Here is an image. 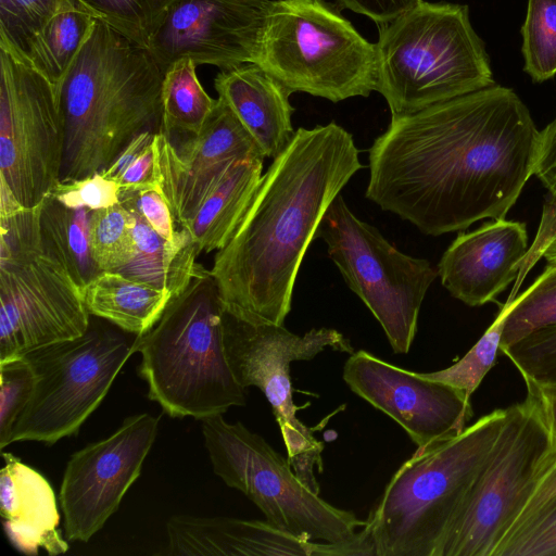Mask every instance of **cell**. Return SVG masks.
Segmentation results:
<instances>
[{
  "instance_id": "obj_7",
  "label": "cell",
  "mask_w": 556,
  "mask_h": 556,
  "mask_svg": "<svg viewBox=\"0 0 556 556\" xmlns=\"http://www.w3.org/2000/svg\"><path fill=\"white\" fill-rule=\"evenodd\" d=\"M83 289L45 245L39 205L0 199V362L84 336Z\"/></svg>"
},
{
  "instance_id": "obj_15",
  "label": "cell",
  "mask_w": 556,
  "mask_h": 556,
  "mask_svg": "<svg viewBox=\"0 0 556 556\" xmlns=\"http://www.w3.org/2000/svg\"><path fill=\"white\" fill-rule=\"evenodd\" d=\"M159 420L148 413L130 416L110 437L71 456L59 496L67 540L89 541L117 510L141 472Z\"/></svg>"
},
{
  "instance_id": "obj_44",
  "label": "cell",
  "mask_w": 556,
  "mask_h": 556,
  "mask_svg": "<svg viewBox=\"0 0 556 556\" xmlns=\"http://www.w3.org/2000/svg\"><path fill=\"white\" fill-rule=\"evenodd\" d=\"M536 395H539V394H536ZM539 397L542 403V407H543V412H544V415H545V418L547 421V426L549 428V431H551L553 438L556 441V395H552V396L539 395Z\"/></svg>"
},
{
  "instance_id": "obj_36",
  "label": "cell",
  "mask_w": 556,
  "mask_h": 556,
  "mask_svg": "<svg viewBox=\"0 0 556 556\" xmlns=\"http://www.w3.org/2000/svg\"><path fill=\"white\" fill-rule=\"evenodd\" d=\"M63 0H0V50L28 65L33 42Z\"/></svg>"
},
{
  "instance_id": "obj_39",
  "label": "cell",
  "mask_w": 556,
  "mask_h": 556,
  "mask_svg": "<svg viewBox=\"0 0 556 556\" xmlns=\"http://www.w3.org/2000/svg\"><path fill=\"white\" fill-rule=\"evenodd\" d=\"M155 135L152 131L140 134L108 168L100 173L118 184L121 190L135 189L156 181L153 142Z\"/></svg>"
},
{
  "instance_id": "obj_45",
  "label": "cell",
  "mask_w": 556,
  "mask_h": 556,
  "mask_svg": "<svg viewBox=\"0 0 556 556\" xmlns=\"http://www.w3.org/2000/svg\"><path fill=\"white\" fill-rule=\"evenodd\" d=\"M543 257L549 265H556V239L547 247Z\"/></svg>"
},
{
  "instance_id": "obj_32",
  "label": "cell",
  "mask_w": 556,
  "mask_h": 556,
  "mask_svg": "<svg viewBox=\"0 0 556 556\" xmlns=\"http://www.w3.org/2000/svg\"><path fill=\"white\" fill-rule=\"evenodd\" d=\"M131 213L119 202L91 211L89 222L90 249L102 271H118L136 251Z\"/></svg>"
},
{
  "instance_id": "obj_13",
  "label": "cell",
  "mask_w": 556,
  "mask_h": 556,
  "mask_svg": "<svg viewBox=\"0 0 556 556\" xmlns=\"http://www.w3.org/2000/svg\"><path fill=\"white\" fill-rule=\"evenodd\" d=\"M135 339L90 323L76 339L51 344L25 355L36 383L9 438L54 444L75 434L99 406L115 377L135 353Z\"/></svg>"
},
{
  "instance_id": "obj_3",
  "label": "cell",
  "mask_w": 556,
  "mask_h": 556,
  "mask_svg": "<svg viewBox=\"0 0 556 556\" xmlns=\"http://www.w3.org/2000/svg\"><path fill=\"white\" fill-rule=\"evenodd\" d=\"M163 75L148 49L96 20L56 89L61 182L100 173L140 134L163 131Z\"/></svg>"
},
{
  "instance_id": "obj_43",
  "label": "cell",
  "mask_w": 556,
  "mask_h": 556,
  "mask_svg": "<svg viewBox=\"0 0 556 556\" xmlns=\"http://www.w3.org/2000/svg\"><path fill=\"white\" fill-rule=\"evenodd\" d=\"M556 501V460L542 477L535 492L520 514L513 528L541 507ZM511 528V529H513ZM510 529V530H511ZM509 530V531H510Z\"/></svg>"
},
{
  "instance_id": "obj_33",
  "label": "cell",
  "mask_w": 556,
  "mask_h": 556,
  "mask_svg": "<svg viewBox=\"0 0 556 556\" xmlns=\"http://www.w3.org/2000/svg\"><path fill=\"white\" fill-rule=\"evenodd\" d=\"M516 296L509 294L491 326L459 361L442 370L420 375L450 384L471 396L496 362L505 319L516 303Z\"/></svg>"
},
{
  "instance_id": "obj_6",
  "label": "cell",
  "mask_w": 556,
  "mask_h": 556,
  "mask_svg": "<svg viewBox=\"0 0 556 556\" xmlns=\"http://www.w3.org/2000/svg\"><path fill=\"white\" fill-rule=\"evenodd\" d=\"M378 26L375 91L383 96L392 117L495 84L485 45L465 4L422 1Z\"/></svg>"
},
{
  "instance_id": "obj_9",
  "label": "cell",
  "mask_w": 556,
  "mask_h": 556,
  "mask_svg": "<svg viewBox=\"0 0 556 556\" xmlns=\"http://www.w3.org/2000/svg\"><path fill=\"white\" fill-rule=\"evenodd\" d=\"M556 460L542 403L527 391L505 408L492 451L467 492L439 556H493Z\"/></svg>"
},
{
  "instance_id": "obj_22",
  "label": "cell",
  "mask_w": 556,
  "mask_h": 556,
  "mask_svg": "<svg viewBox=\"0 0 556 556\" xmlns=\"http://www.w3.org/2000/svg\"><path fill=\"white\" fill-rule=\"evenodd\" d=\"M214 87L262 149L275 159L291 142L294 130L288 88L255 63L222 70Z\"/></svg>"
},
{
  "instance_id": "obj_38",
  "label": "cell",
  "mask_w": 556,
  "mask_h": 556,
  "mask_svg": "<svg viewBox=\"0 0 556 556\" xmlns=\"http://www.w3.org/2000/svg\"><path fill=\"white\" fill-rule=\"evenodd\" d=\"M0 448L9 445L12 428L30 400L36 376L26 356L0 362Z\"/></svg>"
},
{
  "instance_id": "obj_1",
  "label": "cell",
  "mask_w": 556,
  "mask_h": 556,
  "mask_svg": "<svg viewBox=\"0 0 556 556\" xmlns=\"http://www.w3.org/2000/svg\"><path fill=\"white\" fill-rule=\"evenodd\" d=\"M540 130L497 85L391 117L369 149L366 198L420 232L505 218L533 175Z\"/></svg>"
},
{
  "instance_id": "obj_23",
  "label": "cell",
  "mask_w": 556,
  "mask_h": 556,
  "mask_svg": "<svg viewBox=\"0 0 556 556\" xmlns=\"http://www.w3.org/2000/svg\"><path fill=\"white\" fill-rule=\"evenodd\" d=\"M264 159L239 160L184 225L199 253L223 249L233 237L258 189Z\"/></svg>"
},
{
  "instance_id": "obj_28",
  "label": "cell",
  "mask_w": 556,
  "mask_h": 556,
  "mask_svg": "<svg viewBox=\"0 0 556 556\" xmlns=\"http://www.w3.org/2000/svg\"><path fill=\"white\" fill-rule=\"evenodd\" d=\"M216 99L203 89L197 64L189 58L173 62L162 83L163 134L168 140L198 136L205 126Z\"/></svg>"
},
{
  "instance_id": "obj_37",
  "label": "cell",
  "mask_w": 556,
  "mask_h": 556,
  "mask_svg": "<svg viewBox=\"0 0 556 556\" xmlns=\"http://www.w3.org/2000/svg\"><path fill=\"white\" fill-rule=\"evenodd\" d=\"M493 556H556V501L517 523Z\"/></svg>"
},
{
  "instance_id": "obj_2",
  "label": "cell",
  "mask_w": 556,
  "mask_h": 556,
  "mask_svg": "<svg viewBox=\"0 0 556 556\" xmlns=\"http://www.w3.org/2000/svg\"><path fill=\"white\" fill-rule=\"evenodd\" d=\"M352 135L334 122L299 128L262 176L211 274L226 309L283 325L304 254L332 201L363 168Z\"/></svg>"
},
{
  "instance_id": "obj_27",
  "label": "cell",
  "mask_w": 556,
  "mask_h": 556,
  "mask_svg": "<svg viewBox=\"0 0 556 556\" xmlns=\"http://www.w3.org/2000/svg\"><path fill=\"white\" fill-rule=\"evenodd\" d=\"M96 20L76 0H63L33 42L28 65L56 90L90 36Z\"/></svg>"
},
{
  "instance_id": "obj_16",
  "label": "cell",
  "mask_w": 556,
  "mask_h": 556,
  "mask_svg": "<svg viewBox=\"0 0 556 556\" xmlns=\"http://www.w3.org/2000/svg\"><path fill=\"white\" fill-rule=\"evenodd\" d=\"M343 380L359 397L395 420L417 447L460 434L473 412L470 396L367 351L350 354Z\"/></svg>"
},
{
  "instance_id": "obj_4",
  "label": "cell",
  "mask_w": 556,
  "mask_h": 556,
  "mask_svg": "<svg viewBox=\"0 0 556 556\" xmlns=\"http://www.w3.org/2000/svg\"><path fill=\"white\" fill-rule=\"evenodd\" d=\"M223 315L216 280L200 265L154 326L135 337L149 397L170 417L201 420L245 405V389L227 358Z\"/></svg>"
},
{
  "instance_id": "obj_24",
  "label": "cell",
  "mask_w": 556,
  "mask_h": 556,
  "mask_svg": "<svg viewBox=\"0 0 556 556\" xmlns=\"http://www.w3.org/2000/svg\"><path fill=\"white\" fill-rule=\"evenodd\" d=\"M127 210L131 213L134 220L136 251L131 261L117 273L166 290L172 298L179 294L201 265L197 263L200 253L189 232L178 228L176 238L168 241L135 210Z\"/></svg>"
},
{
  "instance_id": "obj_34",
  "label": "cell",
  "mask_w": 556,
  "mask_h": 556,
  "mask_svg": "<svg viewBox=\"0 0 556 556\" xmlns=\"http://www.w3.org/2000/svg\"><path fill=\"white\" fill-rule=\"evenodd\" d=\"M501 352L518 369L528 391L556 395V324L531 331Z\"/></svg>"
},
{
  "instance_id": "obj_25",
  "label": "cell",
  "mask_w": 556,
  "mask_h": 556,
  "mask_svg": "<svg viewBox=\"0 0 556 556\" xmlns=\"http://www.w3.org/2000/svg\"><path fill=\"white\" fill-rule=\"evenodd\" d=\"M90 315L109 320L136 337L148 332L163 314L172 294L117 271H102L83 288Z\"/></svg>"
},
{
  "instance_id": "obj_41",
  "label": "cell",
  "mask_w": 556,
  "mask_h": 556,
  "mask_svg": "<svg viewBox=\"0 0 556 556\" xmlns=\"http://www.w3.org/2000/svg\"><path fill=\"white\" fill-rule=\"evenodd\" d=\"M119 203L135 210L161 237L168 241L176 238L178 228L157 181L139 188L121 190Z\"/></svg>"
},
{
  "instance_id": "obj_31",
  "label": "cell",
  "mask_w": 556,
  "mask_h": 556,
  "mask_svg": "<svg viewBox=\"0 0 556 556\" xmlns=\"http://www.w3.org/2000/svg\"><path fill=\"white\" fill-rule=\"evenodd\" d=\"M523 71L533 83L556 75V0H528L521 26Z\"/></svg>"
},
{
  "instance_id": "obj_29",
  "label": "cell",
  "mask_w": 556,
  "mask_h": 556,
  "mask_svg": "<svg viewBox=\"0 0 556 556\" xmlns=\"http://www.w3.org/2000/svg\"><path fill=\"white\" fill-rule=\"evenodd\" d=\"M97 20L148 49L168 13L181 0H76Z\"/></svg>"
},
{
  "instance_id": "obj_21",
  "label": "cell",
  "mask_w": 556,
  "mask_h": 556,
  "mask_svg": "<svg viewBox=\"0 0 556 556\" xmlns=\"http://www.w3.org/2000/svg\"><path fill=\"white\" fill-rule=\"evenodd\" d=\"M0 513L12 545L27 555L43 548L49 555L64 554L67 542L58 527L60 515L52 486L36 469L11 453L2 452Z\"/></svg>"
},
{
  "instance_id": "obj_10",
  "label": "cell",
  "mask_w": 556,
  "mask_h": 556,
  "mask_svg": "<svg viewBox=\"0 0 556 556\" xmlns=\"http://www.w3.org/2000/svg\"><path fill=\"white\" fill-rule=\"evenodd\" d=\"M213 470L241 491L275 527L312 542L356 545L375 555L366 520L323 500L299 479L288 458L240 421L223 414L200 420Z\"/></svg>"
},
{
  "instance_id": "obj_30",
  "label": "cell",
  "mask_w": 556,
  "mask_h": 556,
  "mask_svg": "<svg viewBox=\"0 0 556 556\" xmlns=\"http://www.w3.org/2000/svg\"><path fill=\"white\" fill-rule=\"evenodd\" d=\"M533 176L541 181L547 192L535 238L520 263L518 276L511 290L515 293H518L528 273L556 239V116L540 130Z\"/></svg>"
},
{
  "instance_id": "obj_40",
  "label": "cell",
  "mask_w": 556,
  "mask_h": 556,
  "mask_svg": "<svg viewBox=\"0 0 556 556\" xmlns=\"http://www.w3.org/2000/svg\"><path fill=\"white\" fill-rule=\"evenodd\" d=\"M50 194L67 207L96 211L119 202V185L94 173L80 179L59 181Z\"/></svg>"
},
{
  "instance_id": "obj_5",
  "label": "cell",
  "mask_w": 556,
  "mask_h": 556,
  "mask_svg": "<svg viewBox=\"0 0 556 556\" xmlns=\"http://www.w3.org/2000/svg\"><path fill=\"white\" fill-rule=\"evenodd\" d=\"M504 418L505 408L495 409L454 438L417 447L399 467L363 528L375 556H439Z\"/></svg>"
},
{
  "instance_id": "obj_35",
  "label": "cell",
  "mask_w": 556,
  "mask_h": 556,
  "mask_svg": "<svg viewBox=\"0 0 556 556\" xmlns=\"http://www.w3.org/2000/svg\"><path fill=\"white\" fill-rule=\"evenodd\" d=\"M553 324H556V265L547 264L531 286L516 296L505 319L500 351Z\"/></svg>"
},
{
  "instance_id": "obj_8",
  "label": "cell",
  "mask_w": 556,
  "mask_h": 556,
  "mask_svg": "<svg viewBox=\"0 0 556 556\" xmlns=\"http://www.w3.org/2000/svg\"><path fill=\"white\" fill-rule=\"evenodd\" d=\"M255 64L293 92L340 102L376 90L375 43L325 0H275Z\"/></svg>"
},
{
  "instance_id": "obj_42",
  "label": "cell",
  "mask_w": 556,
  "mask_h": 556,
  "mask_svg": "<svg viewBox=\"0 0 556 556\" xmlns=\"http://www.w3.org/2000/svg\"><path fill=\"white\" fill-rule=\"evenodd\" d=\"M421 2L422 0H338L341 8L365 15L378 25L396 20Z\"/></svg>"
},
{
  "instance_id": "obj_17",
  "label": "cell",
  "mask_w": 556,
  "mask_h": 556,
  "mask_svg": "<svg viewBox=\"0 0 556 556\" xmlns=\"http://www.w3.org/2000/svg\"><path fill=\"white\" fill-rule=\"evenodd\" d=\"M273 0H181L148 50L162 72L181 58L222 70L255 63Z\"/></svg>"
},
{
  "instance_id": "obj_19",
  "label": "cell",
  "mask_w": 556,
  "mask_h": 556,
  "mask_svg": "<svg viewBox=\"0 0 556 556\" xmlns=\"http://www.w3.org/2000/svg\"><path fill=\"white\" fill-rule=\"evenodd\" d=\"M525 223L492 219L459 232L443 253L437 270L443 287L468 306L495 302L515 282L528 252Z\"/></svg>"
},
{
  "instance_id": "obj_20",
  "label": "cell",
  "mask_w": 556,
  "mask_h": 556,
  "mask_svg": "<svg viewBox=\"0 0 556 556\" xmlns=\"http://www.w3.org/2000/svg\"><path fill=\"white\" fill-rule=\"evenodd\" d=\"M166 555L368 556L356 545L300 539L267 520L176 515L166 523Z\"/></svg>"
},
{
  "instance_id": "obj_11",
  "label": "cell",
  "mask_w": 556,
  "mask_h": 556,
  "mask_svg": "<svg viewBox=\"0 0 556 556\" xmlns=\"http://www.w3.org/2000/svg\"><path fill=\"white\" fill-rule=\"evenodd\" d=\"M348 287L381 325L394 353L409 351L425 295L439 276L431 263L399 251L338 194L317 229Z\"/></svg>"
},
{
  "instance_id": "obj_18",
  "label": "cell",
  "mask_w": 556,
  "mask_h": 556,
  "mask_svg": "<svg viewBox=\"0 0 556 556\" xmlns=\"http://www.w3.org/2000/svg\"><path fill=\"white\" fill-rule=\"evenodd\" d=\"M153 142L155 179L178 228L195 215L233 163L265 159L257 142L219 97L198 136L174 146L159 132Z\"/></svg>"
},
{
  "instance_id": "obj_12",
  "label": "cell",
  "mask_w": 556,
  "mask_h": 556,
  "mask_svg": "<svg viewBox=\"0 0 556 556\" xmlns=\"http://www.w3.org/2000/svg\"><path fill=\"white\" fill-rule=\"evenodd\" d=\"M225 349L241 387L258 388L269 402L287 450L288 459L305 486L319 494L314 469H323L324 444L298 417L290 366L309 361L326 349L352 354L351 342L338 330L313 328L303 336L283 325L239 316L224 306Z\"/></svg>"
},
{
  "instance_id": "obj_14",
  "label": "cell",
  "mask_w": 556,
  "mask_h": 556,
  "mask_svg": "<svg viewBox=\"0 0 556 556\" xmlns=\"http://www.w3.org/2000/svg\"><path fill=\"white\" fill-rule=\"evenodd\" d=\"M63 123L54 86L0 50V180L24 207L60 181Z\"/></svg>"
},
{
  "instance_id": "obj_26",
  "label": "cell",
  "mask_w": 556,
  "mask_h": 556,
  "mask_svg": "<svg viewBox=\"0 0 556 556\" xmlns=\"http://www.w3.org/2000/svg\"><path fill=\"white\" fill-rule=\"evenodd\" d=\"M90 215L91 210L67 207L50 193L39 204L42 241L81 289L102 273L90 249Z\"/></svg>"
}]
</instances>
